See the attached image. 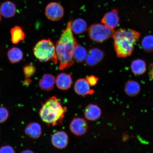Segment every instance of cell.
Here are the masks:
<instances>
[{
    "instance_id": "6da1fadb",
    "label": "cell",
    "mask_w": 153,
    "mask_h": 153,
    "mask_svg": "<svg viewBox=\"0 0 153 153\" xmlns=\"http://www.w3.org/2000/svg\"><path fill=\"white\" fill-rule=\"evenodd\" d=\"M71 21L67 24L66 28L62 32L55 45L57 59L60 62L59 70H63L73 65V53L78 44L74 37L71 28Z\"/></svg>"
},
{
    "instance_id": "7a4b0ae2",
    "label": "cell",
    "mask_w": 153,
    "mask_h": 153,
    "mask_svg": "<svg viewBox=\"0 0 153 153\" xmlns=\"http://www.w3.org/2000/svg\"><path fill=\"white\" fill-rule=\"evenodd\" d=\"M139 32L132 29L121 28L114 32L112 37L114 51L120 58H125L132 53L134 45L140 37Z\"/></svg>"
},
{
    "instance_id": "3957f363",
    "label": "cell",
    "mask_w": 153,
    "mask_h": 153,
    "mask_svg": "<svg viewBox=\"0 0 153 153\" xmlns=\"http://www.w3.org/2000/svg\"><path fill=\"white\" fill-rule=\"evenodd\" d=\"M67 111L66 107L56 97H50L42 105L39 115L42 120L48 126L55 127L62 123Z\"/></svg>"
},
{
    "instance_id": "277c9868",
    "label": "cell",
    "mask_w": 153,
    "mask_h": 153,
    "mask_svg": "<svg viewBox=\"0 0 153 153\" xmlns=\"http://www.w3.org/2000/svg\"><path fill=\"white\" fill-rule=\"evenodd\" d=\"M33 51L34 56L39 62L51 61L55 65L57 64L55 47L51 39H43L38 42L34 47Z\"/></svg>"
},
{
    "instance_id": "5b68a950",
    "label": "cell",
    "mask_w": 153,
    "mask_h": 153,
    "mask_svg": "<svg viewBox=\"0 0 153 153\" xmlns=\"http://www.w3.org/2000/svg\"><path fill=\"white\" fill-rule=\"evenodd\" d=\"M114 32V30L111 29L100 23L91 24L88 29L89 37L96 43H102L112 37Z\"/></svg>"
},
{
    "instance_id": "8992f818",
    "label": "cell",
    "mask_w": 153,
    "mask_h": 153,
    "mask_svg": "<svg viewBox=\"0 0 153 153\" xmlns=\"http://www.w3.org/2000/svg\"><path fill=\"white\" fill-rule=\"evenodd\" d=\"M64 14V7L60 4L53 2L48 4L45 9V15L49 20L56 22L60 20Z\"/></svg>"
},
{
    "instance_id": "52a82bcc",
    "label": "cell",
    "mask_w": 153,
    "mask_h": 153,
    "mask_svg": "<svg viewBox=\"0 0 153 153\" xmlns=\"http://www.w3.org/2000/svg\"><path fill=\"white\" fill-rule=\"evenodd\" d=\"M69 128L71 131L76 136H82L87 132L88 124L83 118H74L70 122Z\"/></svg>"
},
{
    "instance_id": "ba28073f",
    "label": "cell",
    "mask_w": 153,
    "mask_h": 153,
    "mask_svg": "<svg viewBox=\"0 0 153 153\" xmlns=\"http://www.w3.org/2000/svg\"><path fill=\"white\" fill-rule=\"evenodd\" d=\"M104 55L103 51L98 48L91 49L87 53L85 60L86 64L90 66L96 65L103 60Z\"/></svg>"
},
{
    "instance_id": "9c48e42d",
    "label": "cell",
    "mask_w": 153,
    "mask_h": 153,
    "mask_svg": "<svg viewBox=\"0 0 153 153\" xmlns=\"http://www.w3.org/2000/svg\"><path fill=\"white\" fill-rule=\"evenodd\" d=\"M69 142L68 135L65 131H58L55 133L51 138L53 146L57 149H62L66 148Z\"/></svg>"
},
{
    "instance_id": "30bf717a",
    "label": "cell",
    "mask_w": 153,
    "mask_h": 153,
    "mask_svg": "<svg viewBox=\"0 0 153 153\" xmlns=\"http://www.w3.org/2000/svg\"><path fill=\"white\" fill-rule=\"evenodd\" d=\"M101 22L112 30L117 27L120 22V17L117 10L114 9L106 13L101 20Z\"/></svg>"
},
{
    "instance_id": "8fae6325",
    "label": "cell",
    "mask_w": 153,
    "mask_h": 153,
    "mask_svg": "<svg viewBox=\"0 0 153 153\" xmlns=\"http://www.w3.org/2000/svg\"><path fill=\"white\" fill-rule=\"evenodd\" d=\"M90 85L85 78H80L74 84V91L76 94L85 97L94 93V90L91 88Z\"/></svg>"
},
{
    "instance_id": "7c38bea8",
    "label": "cell",
    "mask_w": 153,
    "mask_h": 153,
    "mask_svg": "<svg viewBox=\"0 0 153 153\" xmlns=\"http://www.w3.org/2000/svg\"><path fill=\"white\" fill-rule=\"evenodd\" d=\"M72 84V78L70 74L62 73L57 76L55 84L61 90H68L71 87Z\"/></svg>"
},
{
    "instance_id": "4fadbf2b",
    "label": "cell",
    "mask_w": 153,
    "mask_h": 153,
    "mask_svg": "<svg viewBox=\"0 0 153 153\" xmlns=\"http://www.w3.org/2000/svg\"><path fill=\"white\" fill-rule=\"evenodd\" d=\"M102 112L100 107L97 105L91 104L88 105L84 111L85 117L88 120L95 121L100 118Z\"/></svg>"
},
{
    "instance_id": "5bb4252c",
    "label": "cell",
    "mask_w": 153,
    "mask_h": 153,
    "mask_svg": "<svg viewBox=\"0 0 153 153\" xmlns=\"http://www.w3.org/2000/svg\"><path fill=\"white\" fill-rule=\"evenodd\" d=\"M56 78L52 74H44L39 80L38 85L42 90L49 91L53 88Z\"/></svg>"
},
{
    "instance_id": "9a60e30c",
    "label": "cell",
    "mask_w": 153,
    "mask_h": 153,
    "mask_svg": "<svg viewBox=\"0 0 153 153\" xmlns=\"http://www.w3.org/2000/svg\"><path fill=\"white\" fill-rule=\"evenodd\" d=\"M25 132L30 138L37 139L41 136L42 129L41 125L37 122H32L26 126Z\"/></svg>"
},
{
    "instance_id": "2e32d148",
    "label": "cell",
    "mask_w": 153,
    "mask_h": 153,
    "mask_svg": "<svg viewBox=\"0 0 153 153\" xmlns=\"http://www.w3.org/2000/svg\"><path fill=\"white\" fill-rule=\"evenodd\" d=\"M140 84L134 80L130 79L126 82L124 87V92L128 96L133 97L137 96L140 92Z\"/></svg>"
},
{
    "instance_id": "e0dca14e",
    "label": "cell",
    "mask_w": 153,
    "mask_h": 153,
    "mask_svg": "<svg viewBox=\"0 0 153 153\" xmlns=\"http://www.w3.org/2000/svg\"><path fill=\"white\" fill-rule=\"evenodd\" d=\"M16 6L10 1L4 2L1 4L0 7V13L5 18H12L16 14Z\"/></svg>"
},
{
    "instance_id": "ac0fdd59",
    "label": "cell",
    "mask_w": 153,
    "mask_h": 153,
    "mask_svg": "<svg viewBox=\"0 0 153 153\" xmlns=\"http://www.w3.org/2000/svg\"><path fill=\"white\" fill-rule=\"evenodd\" d=\"M131 68L132 72L135 75H142L146 71V63L142 59H135L131 62Z\"/></svg>"
},
{
    "instance_id": "d6986e66",
    "label": "cell",
    "mask_w": 153,
    "mask_h": 153,
    "mask_svg": "<svg viewBox=\"0 0 153 153\" xmlns=\"http://www.w3.org/2000/svg\"><path fill=\"white\" fill-rule=\"evenodd\" d=\"M87 22L81 18L76 19L73 22H72V31L77 35L84 33L87 30Z\"/></svg>"
},
{
    "instance_id": "ffe728a7",
    "label": "cell",
    "mask_w": 153,
    "mask_h": 153,
    "mask_svg": "<svg viewBox=\"0 0 153 153\" xmlns=\"http://www.w3.org/2000/svg\"><path fill=\"white\" fill-rule=\"evenodd\" d=\"M7 56L10 62L13 64H16L22 60L23 53L19 48L14 47L9 50L7 52Z\"/></svg>"
},
{
    "instance_id": "44dd1931",
    "label": "cell",
    "mask_w": 153,
    "mask_h": 153,
    "mask_svg": "<svg viewBox=\"0 0 153 153\" xmlns=\"http://www.w3.org/2000/svg\"><path fill=\"white\" fill-rule=\"evenodd\" d=\"M87 51L85 47L78 44L74 48L73 53V59L78 63H82L85 60Z\"/></svg>"
},
{
    "instance_id": "7402d4cb",
    "label": "cell",
    "mask_w": 153,
    "mask_h": 153,
    "mask_svg": "<svg viewBox=\"0 0 153 153\" xmlns=\"http://www.w3.org/2000/svg\"><path fill=\"white\" fill-rule=\"evenodd\" d=\"M11 41L13 43L17 44L22 41L25 37V34L20 27L16 26L11 29L10 31Z\"/></svg>"
},
{
    "instance_id": "603a6c76",
    "label": "cell",
    "mask_w": 153,
    "mask_h": 153,
    "mask_svg": "<svg viewBox=\"0 0 153 153\" xmlns=\"http://www.w3.org/2000/svg\"><path fill=\"white\" fill-rule=\"evenodd\" d=\"M141 47L145 52L147 53L153 52V35L145 36L141 42Z\"/></svg>"
},
{
    "instance_id": "cb8c5ba5",
    "label": "cell",
    "mask_w": 153,
    "mask_h": 153,
    "mask_svg": "<svg viewBox=\"0 0 153 153\" xmlns=\"http://www.w3.org/2000/svg\"><path fill=\"white\" fill-rule=\"evenodd\" d=\"M36 72L35 67L33 65H28L24 68V73L26 78H30L33 76Z\"/></svg>"
},
{
    "instance_id": "d4e9b609",
    "label": "cell",
    "mask_w": 153,
    "mask_h": 153,
    "mask_svg": "<svg viewBox=\"0 0 153 153\" xmlns=\"http://www.w3.org/2000/svg\"><path fill=\"white\" fill-rule=\"evenodd\" d=\"M9 112L5 107L0 106V124L5 123L9 117Z\"/></svg>"
},
{
    "instance_id": "484cf974",
    "label": "cell",
    "mask_w": 153,
    "mask_h": 153,
    "mask_svg": "<svg viewBox=\"0 0 153 153\" xmlns=\"http://www.w3.org/2000/svg\"><path fill=\"white\" fill-rule=\"evenodd\" d=\"M85 79L91 87H94L96 85L99 79L98 77L94 75H91L88 76Z\"/></svg>"
},
{
    "instance_id": "4316f807",
    "label": "cell",
    "mask_w": 153,
    "mask_h": 153,
    "mask_svg": "<svg viewBox=\"0 0 153 153\" xmlns=\"http://www.w3.org/2000/svg\"><path fill=\"white\" fill-rule=\"evenodd\" d=\"M14 153L15 150L10 145H5L0 148V153Z\"/></svg>"
},
{
    "instance_id": "83f0119b",
    "label": "cell",
    "mask_w": 153,
    "mask_h": 153,
    "mask_svg": "<svg viewBox=\"0 0 153 153\" xmlns=\"http://www.w3.org/2000/svg\"><path fill=\"white\" fill-rule=\"evenodd\" d=\"M149 74L153 81V63H151L149 65Z\"/></svg>"
},
{
    "instance_id": "f1b7e54d",
    "label": "cell",
    "mask_w": 153,
    "mask_h": 153,
    "mask_svg": "<svg viewBox=\"0 0 153 153\" xmlns=\"http://www.w3.org/2000/svg\"><path fill=\"white\" fill-rule=\"evenodd\" d=\"M32 80L30 78H26V79L24 81V85L26 86H28L31 83Z\"/></svg>"
},
{
    "instance_id": "f546056e",
    "label": "cell",
    "mask_w": 153,
    "mask_h": 153,
    "mask_svg": "<svg viewBox=\"0 0 153 153\" xmlns=\"http://www.w3.org/2000/svg\"><path fill=\"white\" fill-rule=\"evenodd\" d=\"M22 152L24 153H26V152H28V153H32L33 152H32V151L29 150H26V151H25L24 152Z\"/></svg>"
},
{
    "instance_id": "4dcf8cb0",
    "label": "cell",
    "mask_w": 153,
    "mask_h": 153,
    "mask_svg": "<svg viewBox=\"0 0 153 153\" xmlns=\"http://www.w3.org/2000/svg\"><path fill=\"white\" fill-rule=\"evenodd\" d=\"M1 13H0V22H1Z\"/></svg>"
},
{
    "instance_id": "1f68e13d",
    "label": "cell",
    "mask_w": 153,
    "mask_h": 153,
    "mask_svg": "<svg viewBox=\"0 0 153 153\" xmlns=\"http://www.w3.org/2000/svg\"><path fill=\"white\" fill-rule=\"evenodd\" d=\"M0 97H1V92H0Z\"/></svg>"
},
{
    "instance_id": "d6a6232c",
    "label": "cell",
    "mask_w": 153,
    "mask_h": 153,
    "mask_svg": "<svg viewBox=\"0 0 153 153\" xmlns=\"http://www.w3.org/2000/svg\"><path fill=\"white\" fill-rule=\"evenodd\" d=\"M0 134H1V130H0Z\"/></svg>"
}]
</instances>
